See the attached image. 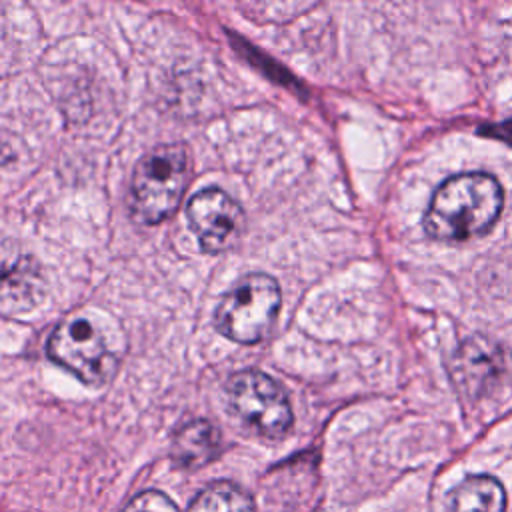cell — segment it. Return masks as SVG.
<instances>
[{"instance_id":"30bf717a","label":"cell","mask_w":512,"mask_h":512,"mask_svg":"<svg viewBox=\"0 0 512 512\" xmlns=\"http://www.w3.org/2000/svg\"><path fill=\"white\" fill-rule=\"evenodd\" d=\"M506 490L494 476H468L448 494L446 512H504Z\"/></svg>"},{"instance_id":"52a82bcc","label":"cell","mask_w":512,"mask_h":512,"mask_svg":"<svg viewBox=\"0 0 512 512\" xmlns=\"http://www.w3.org/2000/svg\"><path fill=\"white\" fill-rule=\"evenodd\" d=\"M504 370V350L480 336L462 342L450 358V376L456 388L466 396L486 394L494 388Z\"/></svg>"},{"instance_id":"ba28073f","label":"cell","mask_w":512,"mask_h":512,"mask_svg":"<svg viewBox=\"0 0 512 512\" xmlns=\"http://www.w3.org/2000/svg\"><path fill=\"white\" fill-rule=\"evenodd\" d=\"M46 292L42 268L32 254L0 242V304L8 310H30Z\"/></svg>"},{"instance_id":"8992f818","label":"cell","mask_w":512,"mask_h":512,"mask_svg":"<svg viewBox=\"0 0 512 512\" xmlns=\"http://www.w3.org/2000/svg\"><path fill=\"white\" fill-rule=\"evenodd\" d=\"M186 216L202 250L216 254L238 238L244 214L238 202L220 188H204L188 200Z\"/></svg>"},{"instance_id":"7a4b0ae2","label":"cell","mask_w":512,"mask_h":512,"mask_svg":"<svg viewBox=\"0 0 512 512\" xmlns=\"http://www.w3.org/2000/svg\"><path fill=\"white\" fill-rule=\"evenodd\" d=\"M190 174V156L182 144H162L142 156L130 186L132 216L140 224H160L182 200Z\"/></svg>"},{"instance_id":"3957f363","label":"cell","mask_w":512,"mask_h":512,"mask_svg":"<svg viewBox=\"0 0 512 512\" xmlns=\"http://www.w3.org/2000/svg\"><path fill=\"white\" fill-rule=\"evenodd\" d=\"M280 286L262 272L242 276L214 312L218 332L238 344H256L268 336L280 312Z\"/></svg>"},{"instance_id":"8fae6325","label":"cell","mask_w":512,"mask_h":512,"mask_svg":"<svg viewBox=\"0 0 512 512\" xmlns=\"http://www.w3.org/2000/svg\"><path fill=\"white\" fill-rule=\"evenodd\" d=\"M188 512H256L252 498L230 482H216L202 490Z\"/></svg>"},{"instance_id":"9c48e42d","label":"cell","mask_w":512,"mask_h":512,"mask_svg":"<svg viewBox=\"0 0 512 512\" xmlns=\"http://www.w3.org/2000/svg\"><path fill=\"white\" fill-rule=\"evenodd\" d=\"M220 432L208 420H192L178 428L172 438V460L182 468H200L216 458Z\"/></svg>"},{"instance_id":"6da1fadb","label":"cell","mask_w":512,"mask_h":512,"mask_svg":"<svg viewBox=\"0 0 512 512\" xmlns=\"http://www.w3.org/2000/svg\"><path fill=\"white\" fill-rule=\"evenodd\" d=\"M504 206L500 182L486 172H466L444 180L424 214V230L442 242H464L486 234Z\"/></svg>"},{"instance_id":"4fadbf2b","label":"cell","mask_w":512,"mask_h":512,"mask_svg":"<svg viewBox=\"0 0 512 512\" xmlns=\"http://www.w3.org/2000/svg\"><path fill=\"white\" fill-rule=\"evenodd\" d=\"M498 138H502V140H506V142H510L512 144V120H508L506 124H500V126H496V132H494Z\"/></svg>"},{"instance_id":"5b68a950","label":"cell","mask_w":512,"mask_h":512,"mask_svg":"<svg viewBox=\"0 0 512 512\" xmlns=\"http://www.w3.org/2000/svg\"><path fill=\"white\" fill-rule=\"evenodd\" d=\"M46 352L52 362L90 386L104 384L114 372L116 360L102 332L84 316H70L62 320L48 336Z\"/></svg>"},{"instance_id":"7c38bea8","label":"cell","mask_w":512,"mask_h":512,"mask_svg":"<svg viewBox=\"0 0 512 512\" xmlns=\"http://www.w3.org/2000/svg\"><path fill=\"white\" fill-rule=\"evenodd\" d=\"M122 512H180V510L166 494L158 490H146L134 496Z\"/></svg>"},{"instance_id":"277c9868","label":"cell","mask_w":512,"mask_h":512,"mask_svg":"<svg viewBox=\"0 0 512 512\" xmlns=\"http://www.w3.org/2000/svg\"><path fill=\"white\" fill-rule=\"evenodd\" d=\"M226 400L234 416L264 438H282L294 422L286 392L268 374L246 368L226 382Z\"/></svg>"}]
</instances>
